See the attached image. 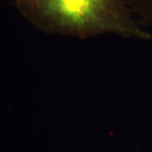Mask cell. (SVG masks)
I'll return each mask as SVG.
<instances>
[{
	"label": "cell",
	"instance_id": "obj_1",
	"mask_svg": "<svg viewBox=\"0 0 152 152\" xmlns=\"http://www.w3.org/2000/svg\"><path fill=\"white\" fill-rule=\"evenodd\" d=\"M18 12L38 31L86 39L103 34L147 40L130 0H12Z\"/></svg>",
	"mask_w": 152,
	"mask_h": 152
},
{
	"label": "cell",
	"instance_id": "obj_2",
	"mask_svg": "<svg viewBox=\"0 0 152 152\" xmlns=\"http://www.w3.org/2000/svg\"><path fill=\"white\" fill-rule=\"evenodd\" d=\"M131 7L136 18L143 26L152 22V0H130Z\"/></svg>",
	"mask_w": 152,
	"mask_h": 152
}]
</instances>
